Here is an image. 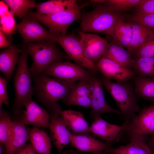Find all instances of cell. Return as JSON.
<instances>
[{
	"mask_svg": "<svg viewBox=\"0 0 154 154\" xmlns=\"http://www.w3.org/2000/svg\"><path fill=\"white\" fill-rule=\"evenodd\" d=\"M33 77L38 100L49 111L50 115L56 117L61 115L62 110L57 102L60 100L65 101L76 82L51 78L42 73Z\"/></svg>",
	"mask_w": 154,
	"mask_h": 154,
	"instance_id": "1",
	"label": "cell"
},
{
	"mask_svg": "<svg viewBox=\"0 0 154 154\" xmlns=\"http://www.w3.org/2000/svg\"><path fill=\"white\" fill-rule=\"evenodd\" d=\"M121 17L105 3L98 4L94 9L81 15L78 31L103 33L113 39L116 25Z\"/></svg>",
	"mask_w": 154,
	"mask_h": 154,
	"instance_id": "2",
	"label": "cell"
},
{
	"mask_svg": "<svg viewBox=\"0 0 154 154\" xmlns=\"http://www.w3.org/2000/svg\"><path fill=\"white\" fill-rule=\"evenodd\" d=\"M52 41H42L25 44L24 48L31 57L33 62L29 70L34 76L42 73L48 65L68 57Z\"/></svg>",
	"mask_w": 154,
	"mask_h": 154,
	"instance_id": "3",
	"label": "cell"
},
{
	"mask_svg": "<svg viewBox=\"0 0 154 154\" xmlns=\"http://www.w3.org/2000/svg\"><path fill=\"white\" fill-rule=\"evenodd\" d=\"M14 77L15 97L12 109L14 116L18 117L21 109L26 102L32 99L34 89L32 85V75L28 68V54L24 48L21 50Z\"/></svg>",
	"mask_w": 154,
	"mask_h": 154,
	"instance_id": "4",
	"label": "cell"
},
{
	"mask_svg": "<svg viewBox=\"0 0 154 154\" xmlns=\"http://www.w3.org/2000/svg\"><path fill=\"white\" fill-rule=\"evenodd\" d=\"M103 86L115 101L123 119L129 121L139 112L140 108L135 91L130 84L115 83L104 76L102 79Z\"/></svg>",
	"mask_w": 154,
	"mask_h": 154,
	"instance_id": "5",
	"label": "cell"
},
{
	"mask_svg": "<svg viewBox=\"0 0 154 154\" xmlns=\"http://www.w3.org/2000/svg\"><path fill=\"white\" fill-rule=\"evenodd\" d=\"M88 4L86 2L74 9L54 14H40L30 11L27 14L46 26L54 36L64 35L71 23L80 18L81 10Z\"/></svg>",
	"mask_w": 154,
	"mask_h": 154,
	"instance_id": "6",
	"label": "cell"
},
{
	"mask_svg": "<svg viewBox=\"0 0 154 154\" xmlns=\"http://www.w3.org/2000/svg\"><path fill=\"white\" fill-rule=\"evenodd\" d=\"M42 73L70 82L88 80L94 74L76 64L68 61L54 62L47 66Z\"/></svg>",
	"mask_w": 154,
	"mask_h": 154,
	"instance_id": "7",
	"label": "cell"
},
{
	"mask_svg": "<svg viewBox=\"0 0 154 154\" xmlns=\"http://www.w3.org/2000/svg\"><path fill=\"white\" fill-rule=\"evenodd\" d=\"M54 41L60 45L69 57L76 64L94 74H96L98 72L96 66L85 55L80 38L75 35L69 34L55 36Z\"/></svg>",
	"mask_w": 154,
	"mask_h": 154,
	"instance_id": "8",
	"label": "cell"
},
{
	"mask_svg": "<svg viewBox=\"0 0 154 154\" xmlns=\"http://www.w3.org/2000/svg\"><path fill=\"white\" fill-rule=\"evenodd\" d=\"M16 29L25 44L46 40L55 42V36L45 29L36 19L28 14L16 25Z\"/></svg>",
	"mask_w": 154,
	"mask_h": 154,
	"instance_id": "9",
	"label": "cell"
},
{
	"mask_svg": "<svg viewBox=\"0 0 154 154\" xmlns=\"http://www.w3.org/2000/svg\"><path fill=\"white\" fill-rule=\"evenodd\" d=\"M127 127L125 122L121 125L112 124L99 116L94 119L90 126V131L105 142L113 145L120 140Z\"/></svg>",
	"mask_w": 154,
	"mask_h": 154,
	"instance_id": "10",
	"label": "cell"
},
{
	"mask_svg": "<svg viewBox=\"0 0 154 154\" xmlns=\"http://www.w3.org/2000/svg\"><path fill=\"white\" fill-rule=\"evenodd\" d=\"M138 112L131 120L125 121L127 124L125 132L129 135H154V104L145 107Z\"/></svg>",
	"mask_w": 154,
	"mask_h": 154,
	"instance_id": "11",
	"label": "cell"
},
{
	"mask_svg": "<svg viewBox=\"0 0 154 154\" xmlns=\"http://www.w3.org/2000/svg\"><path fill=\"white\" fill-rule=\"evenodd\" d=\"M78 32L85 55L96 65L107 50L110 43L97 35Z\"/></svg>",
	"mask_w": 154,
	"mask_h": 154,
	"instance_id": "12",
	"label": "cell"
},
{
	"mask_svg": "<svg viewBox=\"0 0 154 154\" xmlns=\"http://www.w3.org/2000/svg\"><path fill=\"white\" fill-rule=\"evenodd\" d=\"M96 74L92 78V90L91 95L90 116L94 119L104 113H112L121 115L119 110L110 106L106 101L103 92L102 79Z\"/></svg>",
	"mask_w": 154,
	"mask_h": 154,
	"instance_id": "13",
	"label": "cell"
},
{
	"mask_svg": "<svg viewBox=\"0 0 154 154\" xmlns=\"http://www.w3.org/2000/svg\"><path fill=\"white\" fill-rule=\"evenodd\" d=\"M98 71L103 76L117 82H125L132 78L135 74L134 71L110 59L102 57L96 65Z\"/></svg>",
	"mask_w": 154,
	"mask_h": 154,
	"instance_id": "14",
	"label": "cell"
},
{
	"mask_svg": "<svg viewBox=\"0 0 154 154\" xmlns=\"http://www.w3.org/2000/svg\"><path fill=\"white\" fill-rule=\"evenodd\" d=\"M49 115L51 137L59 154H62L64 148L70 142V129L61 115L56 117Z\"/></svg>",
	"mask_w": 154,
	"mask_h": 154,
	"instance_id": "15",
	"label": "cell"
},
{
	"mask_svg": "<svg viewBox=\"0 0 154 154\" xmlns=\"http://www.w3.org/2000/svg\"><path fill=\"white\" fill-rule=\"evenodd\" d=\"M25 106V111L20 119L24 124L32 125L37 128L49 127L50 115L45 110L32 99L26 102Z\"/></svg>",
	"mask_w": 154,
	"mask_h": 154,
	"instance_id": "16",
	"label": "cell"
},
{
	"mask_svg": "<svg viewBox=\"0 0 154 154\" xmlns=\"http://www.w3.org/2000/svg\"><path fill=\"white\" fill-rule=\"evenodd\" d=\"M70 143L79 151L99 154L111 147L113 145L104 142L91 135H75L69 133Z\"/></svg>",
	"mask_w": 154,
	"mask_h": 154,
	"instance_id": "17",
	"label": "cell"
},
{
	"mask_svg": "<svg viewBox=\"0 0 154 154\" xmlns=\"http://www.w3.org/2000/svg\"><path fill=\"white\" fill-rule=\"evenodd\" d=\"M127 144L110 147L104 151L107 154H152L146 141L145 136L131 135Z\"/></svg>",
	"mask_w": 154,
	"mask_h": 154,
	"instance_id": "18",
	"label": "cell"
},
{
	"mask_svg": "<svg viewBox=\"0 0 154 154\" xmlns=\"http://www.w3.org/2000/svg\"><path fill=\"white\" fill-rule=\"evenodd\" d=\"M11 134L5 149V154H16L25 145L29 139V131L20 119L12 121Z\"/></svg>",
	"mask_w": 154,
	"mask_h": 154,
	"instance_id": "19",
	"label": "cell"
},
{
	"mask_svg": "<svg viewBox=\"0 0 154 154\" xmlns=\"http://www.w3.org/2000/svg\"><path fill=\"white\" fill-rule=\"evenodd\" d=\"M61 115L72 134L75 135H90V126L83 114L71 110L62 111Z\"/></svg>",
	"mask_w": 154,
	"mask_h": 154,
	"instance_id": "20",
	"label": "cell"
},
{
	"mask_svg": "<svg viewBox=\"0 0 154 154\" xmlns=\"http://www.w3.org/2000/svg\"><path fill=\"white\" fill-rule=\"evenodd\" d=\"M21 51L17 47L11 45L0 53V70L7 82L11 79Z\"/></svg>",
	"mask_w": 154,
	"mask_h": 154,
	"instance_id": "21",
	"label": "cell"
},
{
	"mask_svg": "<svg viewBox=\"0 0 154 154\" xmlns=\"http://www.w3.org/2000/svg\"><path fill=\"white\" fill-rule=\"evenodd\" d=\"M80 5L75 0H51L37 3L36 13L40 14L56 13L74 9Z\"/></svg>",
	"mask_w": 154,
	"mask_h": 154,
	"instance_id": "22",
	"label": "cell"
},
{
	"mask_svg": "<svg viewBox=\"0 0 154 154\" xmlns=\"http://www.w3.org/2000/svg\"><path fill=\"white\" fill-rule=\"evenodd\" d=\"M130 23L132 29V35L127 48L128 52L131 55L153 34L154 29L135 22Z\"/></svg>",
	"mask_w": 154,
	"mask_h": 154,
	"instance_id": "23",
	"label": "cell"
},
{
	"mask_svg": "<svg viewBox=\"0 0 154 154\" xmlns=\"http://www.w3.org/2000/svg\"><path fill=\"white\" fill-rule=\"evenodd\" d=\"M29 131L31 143L37 154H50V141L46 133L36 127Z\"/></svg>",
	"mask_w": 154,
	"mask_h": 154,
	"instance_id": "24",
	"label": "cell"
},
{
	"mask_svg": "<svg viewBox=\"0 0 154 154\" xmlns=\"http://www.w3.org/2000/svg\"><path fill=\"white\" fill-rule=\"evenodd\" d=\"M102 57L129 68L132 67L131 55L123 47L114 42L109 46Z\"/></svg>",
	"mask_w": 154,
	"mask_h": 154,
	"instance_id": "25",
	"label": "cell"
},
{
	"mask_svg": "<svg viewBox=\"0 0 154 154\" xmlns=\"http://www.w3.org/2000/svg\"><path fill=\"white\" fill-rule=\"evenodd\" d=\"M134 79L136 94L154 104V78L138 76Z\"/></svg>",
	"mask_w": 154,
	"mask_h": 154,
	"instance_id": "26",
	"label": "cell"
},
{
	"mask_svg": "<svg viewBox=\"0 0 154 154\" xmlns=\"http://www.w3.org/2000/svg\"><path fill=\"white\" fill-rule=\"evenodd\" d=\"M132 32L130 23L125 22L121 17L118 20L116 25L113 39L120 46L127 48L131 39Z\"/></svg>",
	"mask_w": 154,
	"mask_h": 154,
	"instance_id": "27",
	"label": "cell"
},
{
	"mask_svg": "<svg viewBox=\"0 0 154 154\" xmlns=\"http://www.w3.org/2000/svg\"><path fill=\"white\" fill-rule=\"evenodd\" d=\"M132 67L139 76L154 78V58L143 57L132 59Z\"/></svg>",
	"mask_w": 154,
	"mask_h": 154,
	"instance_id": "28",
	"label": "cell"
},
{
	"mask_svg": "<svg viewBox=\"0 0 154 154\" xmlns=\"http://www.w3.org/2000/svg\"><path fill=\"white\" fill-rule=\"evenodd\" d=\"M13 14L20 19L27 15L29 9L35 8L37 3L33 0H4Z\"/></svg>",
	"mask_w": 154,
	"mask_h": 154,
	"instance_id": "29",
	"label": "cell"
},
{
	"mask_svg": "<svg viewBox=\"0 0 154 154\" xmlns=\"http://www.w3.org/2000/svg\"><path fill=\"white\" fill-rule=\"evenodd\" d=\"M12 121L9 114L0 109V141L5 149L8 145L12 131Z\"/></svg>",
	"mask_w": 154,
	"mask_h": 154,
	"instance_id": "30",
	"label": "cell"
},
{
	"mask_svg": "<svg viewBox=\"0 0 154 154\" xmlns=\"http://www.w3.org/2000/svg\"><path fill=\"white\" fill-rule=\"evenodd\" d=\"M12 12H9V15L0 18V29L10 43L12 36L15 33L16 24Z\"/></svg>",
	"mask_w": 154,
	"mask_h": 154,
	"instance_id": "31",
	"label": "cell"
},
{
	"mask_svg": "<svg viewBox=\"0 0 154 154\" xmlns=\"http://www.w3.org/2000/svg\"><path fill=\"white\" fill-rule=\"evenodd\" d=\"M133 54L134 58H154V32Z\"/></svg>",
	"mask_w": 154,
	"mask_h": 154,
	"instance_id": "32",
	"label": "cell"
},
{
	"mask_svg": "<svg viewBox=\"0 0 154 154\" xmlns=\"http://www.w3.org/2000/svg\"><path fill=\"white\" fill-rule=\"evenodd\" d=\"M92 77L88 80L78 81L69 95L80 96L91 95L92 90Z\"/></svg>",
	"mask_w": 154,
	"mask_h": 154,
	"instance_id": "33",
	"label": "cell"
},
{
	"mask_svg": "<svg viewBox=\"0 0 154 154\" xmlns=\"http://www.w3.org/2000/svg\"><path fill=\"white\" fill-rule=\"evenodd\" d=\"M141 0H108L105 3L111 7L115 11H125L134 7L139 3Z\"/></svg>",
	"mask_w": 154,
	"mask_h": 154,
	"instance_id": "34",
	"label": "cell"
},
{
	"mask_svg": "<svg viewBox=\"0 0 154 154\" xmlns=\"http://www.w3.org/2000/svg\"><path fill=\"white\" fill-rule=\"evenodd\" d=\"M64 102L68 106L76 105L90 108L91 104V95L80 96L69 95Z\"/></svg>",
	"mask_w": 154,
	"mask_h": 154,
	"instance_id": "35",
	"label": "cell"
},
{
	"mask_svg": "<svg viewBox=\"0 0 154 154\" xmlns=\"http://www.w3.org/2000/svg\"><path fill=\"white\" fill-rule=\"evenodd\" d=\"M130 20L154 29V13L150 14L135 13L129 17Z\"/></svg>",
	"mask_w": 154,
	"mask_h": 154,
	"instance_id": "36",
	"label": "cell"
},
{
	"mask_svg": "<svg viewBox=\"0 0 154 154\" xmlns=\"http://www.w3.org/2000/svg\"><path fill=\"white\" fill-rule=\"evenodd\" d=\"M136 13H154V0H141L135 7Z\"/></svg>",
	"mask_w": 154,
	"mask_h": 154,
	"instance_id": "37",
	"label": "cell"
},
{
	"mask_svg": "<svg viewBox=\"0 0 154 154\" xmlns=\"http://www.w3.org/2000/svg\"><path fill=\"white\" fill-rule=\"evenodd\" d=\"M7 81L4 78L0 77V107L2 104L6 106L9 105L7 84Z\"/></svg>",
	"mask_w": 154,
	"mask_h": 154,
	"instance_id": "38",
	"label": "cell"
},
{
	"mask_svg": "<svg viewBox=\"0 0 154 154\" xmlns=\"http://www.w3.org/2000/svg\"><path fill=\"white\" fill-rule=\"evenodd\" d=\"M16 154H37L31 143L26 144Z\"/></svg>",
	"mask_w": 154,
	"mask_h": 154,
	"instance_id": "39",
	"label": "cell"
},
{
	"mask_svg": "<svg viewBox=\"0 0 154 154\" xmlns=\"http://www.w3.org/2000/svg\"><path fill=\"white\" fill-rule=\"evenodd\" d=\"M9 12L8 10V6L3 1H0V18L8 15Z\"/></svg>",
	"mask_w": 154,
	"mask_h": 154,
	"instance_id": "40",
	"label": "cell"
},
{
	"mask_svg": "<svg viewBox=\"0 0 154 154\" xmlns=\"http://www.w3.org/2000/svg\"><path fill=\"white\" fill-rule=\"evenodd\" d=\"M11 45L7 38L3 33L0 31V48L1 49L8 48Z\"/></svg>",
	"mask_w": 154,
	"mask_h": 154,
	"instance_id": "41",
	"label": "cell"
},
{
	"mask_svg": "<svg viewBox=\"0 0 154 154\" xmlns=\"http://www.w3.org/2000/svg\"><path fill=\"white\" fill-rule=\"evenodd\" d=\"M152 154H154V135H151L147 143Z\"/></svg>",
	"mask_w": 154,
	"mask_h": 154,
	"instance_id": "42",
	"label": "cell"
},
{
	"mask_svg": "<svg viewBox=\"0 0 154 154\" xmlns=\"http://www.w3.org/2000/svg\"><path fill=\"white\" fill-rule=\"evenodd\" d=\"M62 154H79V153L76 151L73 150H71L66 151L63 153ZM99 154H107L106 152H103Z\"/></svg>",
	"mask_w": 154,
	"mask_h": 154,
	"instance_id": "43",
	"label": "cell"
},
{
	"mask_svg": "<svg viewBox=\"0 0 154 154\" xmlns=\"http://www.w3.org/2000/svg\"><path fill=\"white\" fill-rule=\"evenodd\" d=\"M3 144L0 143V154H2L3 146Z\"/></svg>",
	"mask_w": 154,
	"mask_h": 154,
	"instance_id": "44",
	"label": "cell"
}]
</instances>
